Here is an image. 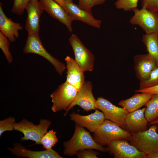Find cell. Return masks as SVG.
<instances>
[{
  "label": "cell",
  "mask_w": 158,
  "mask_h": 158,
  "mask_svg": "<svg viewBox=\"0 0 158 158\" xmlns=\"http://www.w3.org/2000/svg\"><path fill=\"white\" fill-rule=\"evenodd\" d=\"M63 154L68 156L75 155L78 152L86 149L108 152L107 147L98 144L89 132L84 127L76 124L73 135L69 140L63 143Z\"/></svg>",
  "instance_id": "cell-1"
},
{
  "label": "cell",
  "mask_w": 158,
  "mask_h": 158,
  "mask_svg": "<svg viewBox=\"0 0 158 158\" xmlns=\"http://www.w3.org/2000/svg\"><path fill=\"white\" fill-rule=\"evenodd\" d=\"M152 125L145 131L131 134L127 139L147 155L158 152V133L157 131L158 124Z\"/></svg>",
  "instance_id": "cell-2"
},
{
  "label": "cell",
  "mask_w": 158,
  "mask_h": 158,
  "mask_svg": "<svg viewBox=\"0 0 158 158\" xmlns=\"http://www.w3.org/2000/svg\"><path fill=\"white\" fill-rule=\"evenodd\" d=\"M131 133L116 123L105 119L101 126L93 132L95 141L102 146H107L111 141L118 139H127Z\"/></svg>",
  "instance_id": "cell-3"
},
{
  "label": "cell",
  "mask_w": 158,
  "mask_h": 158,
  "mask_svg": "<svg viewBox=\"0 0 158 158\" xmlns=\"http://www.w3.org/2000/svg\"><path fill=\"white\" fill-rule=\"evenodd\" d=\"M51 122L46 119H41L40 123L35 125L32 122L23 119L20 122L14 124V130L22 133L24 136L21 138L22 141L30 140L35 142L34 144L41 145V140L47 131Z\"/></svg>",
  "instance_id": "cell-4"
},
{
  "label": "cell",
  "mask_w": 158,
  "mask_h": 158,
  "mask_svg": "<svg viewBox=\"0 0 158 158\" xmlns=\"http://www.w3.org/2000/svg\"><path fill=\"white\" fill-rule=\"evenodd\" d=\"M25 54H34L43 57L54 67L61 75L66 69L64 63L52 56L43 46L39 34L28 33L25 44L23 49Z\"/></svg>",
  "instance_id": "cell-5"
},
{
  "label": "cell",
  "mask_w": 158,
  "mask_h": 158,
  "mask_svg": "<svg viewBox=\"0 0 158 158\" xmlns=\"http://www.w3.org/2000/svg\"><path fill=\"white\" fill-rule=\"evenodd\" d=\"M78 90L65 81L59 85L50 95L52 105V111L54 113L62 110L66 111L76 98Z\"/></svg>",
  "instance_id": "cell-6"
},
{
  "label": "cell",
  "mask_w": 158,
  "mask_h": 158,
  "mask_svg": "<svg viewBox=\"0 0 158 158\" xmlns=\"http://www.w3.org/2000/svg\"><path fill=\"white\" fill-rule=\"evenodd\" d=\"M69 41L74 52L76 62L84 72L92 71L95 60L93 54L85 47L76 35L72 34Z\"/></svg>",
  "instance_id": "cell-7"
},
{
  "label": "cell",
  "mask_w": 158,
  "mask_h": 158,
  "mask_svg": "<svg viewBox=\"0 0 158 158\" xmlns=\"http://www.w3.org/2000/svg\"><path fill=\"white\" fill-rule=\"evenodd\" d=\"M133 11L134 15L130 20V24L138 25L145 33L158 34V12L144 8L140 9L136 8Z\"/></svg>",
  "instance_id": "cell-8"
},
{
  "label": "cell",
  "mask_w": 158,
  "mask_h": 158,
  "mask_svg": "<svg viewBox=\"0 0 158 158\" xmlns=\"http://www.w3.org/2000/svg\"><path fill=\"white\" fill-rule=\"evenodd\" d=\"M96 105L97 109L103 113L105 119L116 123L126 130L125 120L129 112L128 111L122 107L115 106L102 97L97 98Z\"/></svg>",
  "instance_id": "cell-9"
},
{
  "label": "cell",
  "mask_w": 158,
  "mask_h": 158,
  "mask_svg": "<svg viewBox=\"0 0 158 158\" xmlns=\"http://www.w3.org/2000/svg\"><path fill=\"white\" fill-rule=\"evenodd\" d=\"M107 146L108 152L115 158H147L146 154L139 150L127 139L113 141Z\"/></svg>",
  "instance_id": "cell-10"
},
{
  "label": "cell",
  "mask_w": 158,
  "mask_h": 158,
  "mask_svg": "<svg viewBox=\"0 0 158 158\" xmlns=\"http://www.w3.org/2000/svg\"><path fill=\"white\" fill-rule=\"evenodd\" d=\"M92 84L89 81H85L78 91L75 99L66 111L64 115L66 116L68 112L73 107L78 105L87 112L92 110L97 109L96 102L97 100L92 92Z\"/></svg>",
  "instance_id": "cell-11"
},
{
  "label": "cell",
  "mask_w": 158,
  "mask_h": 158,
  "mask_svg": "<svg viewBox=\"0 0 158 158\" xmlns=\"http://www.w3.org/2000/svg\"><path fill=\"white\" fill-rule=\"evenodd\" d=\"M27 17L25 26L28 33L39 34L40 21L44 10L38 0H30L26 8Z\"/></svg>",
  "instance_id": "cell-12"
},
{
  "label": "cell",
  "mask_w": 158,
  "mask_h": 158,
  "mask_svg": "<svg viewBox=\"0 0 158 158\" xmlns=\"http://www.w3.org/2000/svg\"><path fill=\"white\" fill-rule=\"evenodd\" d=\"M133 59L135 74L140 82L147 80L152 71L158 66L155 59L148 53L136 55Z\"/></svg>",
  "instance_id": "cell-13"
},
{
  "label": "cell",
  "mask_w": 158,
  "mask_h": 158,
  "mask_svg": "<svg viewBox=\"0 0 158 158\" xmlns=\"http://www.w3.org/2000/svg\"><path fill=\"white\" fill-rule=\"evenodd\" d=\"M44 10L51 16L65 25L70 32L73 31V19L64 9L54 0H40Z\"/></svg>",
  "instance_id": "cell-14"
},
{
  "label": "cell",
  "mask_w": 158,
  "mask_h": 158,
  "mask_svg": "<svg viewBox=\"0 0 158 158\" xmlns=\"http://www.w3.org/2000/svg\"><path fill=\"white\" fill-rule=\"evenodd\" d=\"M93 113L82 115L73 113L70 114L71 120L76 124L86 128L90 132H94L102 123L105 118L103 113L96 109Z\"/></svg>",
  "instance_id": "cell-15"
},
{
  "label": "cell",
  "mask_w": 158,
  "mask_h": 158,
  "mask_svg": "<svg viewBox=\"0 0 158 158\" xmlns=\"http://www.w3.org/2000/svg\"><path fill=\"white\" fill-rule=\"evenodd\" d=\"M64 5L67 13L73 20H78L97 28L101 27L102 21L95 19L91 11H88L80 8L73 1H64Z\"/></svg>",
  "instance_id": "cell-16"
},
{
  "label": "cell",
  "mask_w": 158,
  "mask_h": 158,
  "mask_svg": "<svg viewBox=\"0 0 158 158\" xmlns=\"http://www.w3.org/2000/svg\"><path fill=\"white\" fill-rule=\"evenodd\" d=\"M146 107L129 112L125 120L126 129L131 134L147 130L148 122L146 118Z\"/></svg>",
  "instance_id": "cell-17"
},
{
  "label": "cell",
  "mask_w": 158,
  "mask_h": 158,
  "mask_svg": "<svg viewBox=\"0 0 158 158\" xmlns=\"http://www.w3.org/2000/svg\"><path fill=\"white\" fill-rule=\"evenodd\" d=\"M66 63V82L78 91L85 82L84 72L80 68L74 59L67 56L65 59Z\"/></svg>",
  "instance_id": "cell-18"
},
{
  "label": "cell",
  "mask_w": 158,
  "mask_h": 158,
  "mask_svg": "<svg viewBox=\"0 0 158 158\" xmlns=\"http://www.w3.org/2000/svg\"><path fill=\"white\" fill-rule=\"evenodd\" d=\"M8 149L18 157L29 158H63L58 152L52 148L41 151H33L26 149L20 144H16L13 148Z\"/></svg>",
  "instance_id": "cell-19"
},
{
  "label": "cell",
  "mask_w": 158,
  "mask_h": 158,
  "mask_svg": "<svg viewBox=\"0 0 158 158\" xmlns=\"http://www.w3.org/2000/svg\"><path fill=\"white\" fill-rule=\"evenodd\" d=\"M23 29L21 24L13 22L5 14L0 5V30L11 42H15L19 37V31Z\"/></svg>",
  "instance_id": "cell-20"
},
{
  "label": "cell",
  "mask_w": 158,
  "mask_h": 158,
  "mask_svg": "<svg viewBox=\"0 0 158 158\" xmlns=\"http://www.w3.org/2000/svg\"><path fill=\"white\" fill-rule=\"evenodd\" d=\"M131 97L121 100L118 104L129 112L140 109L152 97L154 94L137 92Z\"/></svg>",
  "instance_id": "cell-21"
},
{
  "label": "cell",
  "mask_w": 158,
  "mask_h": 158,
  "mask_svg": "<svg viewBox=\"0 0 158 158\" xmlns=\"http://www.w3.org/2000/svg\"><path fill=\"white\" fill-rule=\"evenodd\" d=\"M142 42L145 45L147 51L158 63V34L145 33L142 36Z\"/></svg>",
  "instance_id": "cell-22"
},
{
  "label": "cell",
  "mask_w": 158,
  "mask_h": 158,
  "mask_svg": "<svg viewBox=\"0 0 158 158\" xmlns=\"http://www.w3.org/2000/svg\"><path fill=\"white\" fill-rule=\"evenodd\" d=\"M145 116L150 123L158 119V95H154L146 103Z\"/></svg>",
  "instance_id": "cell-23"
},
{
  "label": "cell",
  "mask_w": 158,
  "mask_h": 158,
  "mask_svg": "<svg viewBox=\"0 0 158 158\" xmlns=\"http://www.w3.org/2000/svg\"><path fill=\"white\" fill-rule=\"evenodd\" d=\"M56 133L51 130L47 132L43 136L41 144L45 149L52 148L57 142L59 140L56 135Z\"/></svg>",
  "instance_id": "cell-24"
},
{
  "label": "cell",
  "mask_w": 158,
  "mask_h": 158,
  "mask_svg": "<svg viewBox=\"0 0 158 158\" xmlns=\"http://www.w3.org/2000/svg\"><path fill=\"white\" fill-rule=\"evenodd\" d=\"M139 89L150 87L158 85V66L150 73L146 80L140 82Z\"/></svg>",
  "instance_id": "cell-25"
},
{
  "label": "cell",
  "mask_w": 158,
  "mask_h": 158,
  "mask_svg": "<svg viewBox=\"0 0 158 158\" xmlns=\"http://www.w3.org/2000/svg\"><path fill=\"white\" fill-rule=\"evenodd\" d=\"M10 41L7 37L0 31V47L3 52L8 62L11 63L13 57L9 51Z\"/></svg>",
  "instance_id": "cell-26"
},
{
  "label": "cell",
  "mask_w": 158,
  "mask_h": 158,
  "mask_svg": "<svg viewBox=\"0 0 158 158\" xmlns=\"http://www.w3.org/2000/svg\"><path fill=\"white\" fill-rule=\"evenodd\" d=\"M139 0H117L115 3L116 8L125 11H130L137 8Z\"/></svg>",
  "instance_id": "cell-27"
},
{
  "label": "cell",
  "mask_w": 158,
  "mask_h": 158,
  "mask_svg": "<svg viewBox=\"0 0 158 158\" xmlns=\"http://www.w3.org/2000/svg\"><path fill=\"white\" fill-rule=\"evenodd\" d=\"M30 0H13L11 12L19 16L22 15Z\"/></svg>",
  "instance_id": "cell-28"
},
{
  "label": "cell",
  "mask_w": 158,
  "mask_h": 158,
  "mask_svg": "<svg viewBox=\"0 0 158 158\" xmlns=\"http://www.w3.org/2000/svg\"><path fill=\"white\" fill-rule=\"evenodd\" d=\"M78 5L81 8L88 11H91L92 8L94 6L101 4L107 0H78Z\"/></svg>",
  "instance_id": "cell-29"
},
{
  "label": "cell",
  "mask_w": 158,
  "mask_h": 158,
  "mask_svg": "<svg viewBox=\"0 0 158 158\" xmlns=\"http://www.w3.org/2000/svg\"><path fill=\"white\" fill-rule=\"evenodd\" d=\"M15 119L13 117H9L0 121V136L3 133L6 131H12L14 130V124Z\"/></svg>",
  "instance_id": "cell-30"
},
{
  "label": "cell",
  "mask_w": 158,
  "mask_h": 158,
  "mask_svg": "<svg viewBox=\"0 0 158 158\" xmlns=\"http://www.w3.org/2000/svg\"><path fill=\"white\" fill-rule=\"evenodd\" d=\"M93 150L85 149L78 152L76 155L78 158H98L99 153Z\"/></svg>",
  "instance_id": "cell-31"
},
{
  "label": "cell",
  "mask_w": 158,
  "mask_h": 158,
  "mask_svg": "<svg viewBox=\"0 0 158 158\" xmlns=\"http://www.w3.org/2000/svg\"><path fill=\"white\" fill-rule=\"evenodd\" d=\"M142 8L158 12V0H141Z\"/></svg>",
  "instance_id": "cell-32"
},
{
  "label": "cell",
  "mask_w": 158,
  "mask_h": 158,
  "mask_svg": "<svg viewBox=\"0 0 158 158\" xmlns=\"http://www.w3.org/2000/svg\"><path fill=\"white\" fill-rule=\"evenodd\" d=\"M136 92L149 93L158 95V85L154 87L135 90Z\"/></svg>",
  "instance_id": "cell-33"
},
{
  "label": "cell",
  "mask_w": 158,
  "mask_h": 158,
  "mask_svg": "<svg viewBox=\"0 0 158 158\" xmlns=\"http://www.w3.org/2000/svg\"><path fill=\"white\" fill-rule=\"evenodd\" d=\"M147 158H158V152L148 155Z\"/></svg>",
  "instance_id": "cell-34"
},
{
  "label": "cell",
  "mask_w": 158,
  "mask_h": 158,
  "mask_svg": "<svg viewBox=\"0 0 158 158\" xmlns=\"http://www.w3.org/2000/svg\"><path fill=\"white\" fill-rule=\"evenodd\" d=\"M56 2L58 3L59 5H60L67 12L64 6V1L63 0H54Z\"/></svg>",
  "instance_id": "cell-35"
},
{
  "label": "cell",
  "mask_w": 158,
  "mask_h": 158,
  "mask_svg": "<svg viewBox=\"0 0 158 158\" xmlns=\"http://www.w3.org/2000/svg\"><path fill=\"white\" fill-rule=\"evenodd\" d=\"M155 124H158V119L150 123H148V126L151 125ZM157 131L158 133V128H157Z\"/></svg>",
  "instance_id": "cell-36"
},
{
  "label": "cell",
  "mask_w": 158,
  "mask_h": 158,
  "mask_svg": "<svg viewBox=\"0 0 158 158\" xmlns=\"http://www.w3.org/2000/svg\"><path fill=\"white\" fill-rule=\"evenodd\" d=\"M64 1H73V0H63Z\"/></svg>",
  "instance_id": "cell-37"
}]
</instances>
